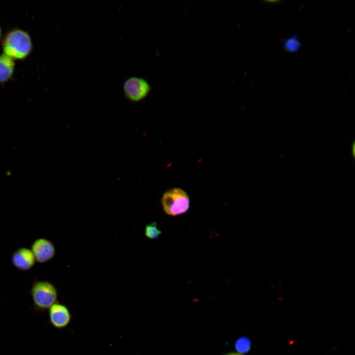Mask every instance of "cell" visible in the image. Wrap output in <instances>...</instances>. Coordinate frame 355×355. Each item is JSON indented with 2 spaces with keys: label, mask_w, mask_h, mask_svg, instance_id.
<instances>
[{
  "label": "cell",
  "mask_w": 355,
  "mask_h": 355,
  "mask_svg": "<svg viewBox=\"0 0 355 355\" xmlns=\"http://www.w3.org/2000/svg\"><path fill=\"white\" fill-rule=\"evenodd\" d=\"M3 53L13 60H24L32 52L33 44L27 31L14 28L7 31L2 38Z\"/></svg>",
  "instance_id": "obj_1"
},
{
  "label": "cell",
  "mask_w": 355,
  "mask_h": 355,
  "mask_svg": "<svg viewBox=\"0 0 355 355\" xmlns=\"http://www.w3.org/2000/svg\"><path fill=\"white\" fill-rule=\"evenodd\" d=\"M33 308L38 312H45L58 302V293L55 286L46 280H36L30 290Z\"/></svg>",
  "instance_id": "obj_2"
},
{
  "label": "cell",
  "mask_w": 355,
  "mask_h": 355,
  "mask_svg": "<svg viewBox=\"0 0 355 355\" xmlns=\"http://www.w3.org/2000/svg\"><path fill=\"white\" fill-rule=\"evenodd\" d=\"M161 203L165 213L171 216L185 213L190 207L187 193L180 188H173L162 195Z\"/></svg>",
  "instance_id": "obj_3"
},
{
  "label": "cell",
  "mask_w": 355,
  "mask_h": 355,
  "mask_svg": "<svg viewBox=\"0 0 355 355\" xmlns=\"http://www.w3.org/2000/svg\"><path fill=\"white\" fill-rule=\"evenodd\" d=\"M122 89L124 95L128 100L138 103L147 97L151 91V86L142 77L131 76L124 81Z\"/></svg>",
  "instance_id": "obj_4"
},
{
  "label": "cell",
  "mask_w": 355,
  "mask_h": 355,
  "mask_svg": "<svg viewBox=\"0 0 355 355\" xmlns=\"http://www.w3.org/2000/svg\"><path fill=\"white\" fill-rule=\"evenodd\" d=\"M48 311L49 321L54 328L62 329L70 323L72 315L65 305L57 302Z\"/></svg>",
  "instance_id": "obj_5"
},
{
  "label": "cell",
  "mask_w": 355,
  "mask_h": 355,
  "mask_svg": "<svg viewBox=\"0 0 355 355\" xmlns=\"http://www.w3.org/2000/svg\"><path fill=\"white\" fill-rule=\"evenodd\" d=\"M31 250L36 261L39 263H44L50 260L56 252L53 243L45 238H39L33 241Z\"/></svg>",
  "instance_id": "obj_6"
},
{
  "label": "cell",
  "mask_w": 355,
  "mask_h": 355,
  "mask_svg": "<svg viewBox=\"0 0 355 355\" xmlns=\"http://www.w3.org/2000/svg\"><path fill=\"white\" fill-rule=\"evenodd\" d=\"M11 263L17 269L27 271L32 269L36 263V259L31 249L20 248L11 255Z\"/></svg>",
  "instance_id": "obj_7"
},
{
  "label": "cell",
  "mask_w": 355,
  "mask_h": 355,
  "mask_svg": "<svg viewBox=\"0 0 355 355\" xmlns=\"http://www.w3.org/2000/svg\"><path fill=\"white\" fill-rule=\"evenodd\" d=\"M14 60L3 53L0 54V84L11 80L15 71Z\"/></svg>",
  "instance_id": "obj_8"
},
{
  "label": "cell",
  "mask_w": 355,
  "mask_h": 355,
  "mask_svg": "<svg viewBox=\"0 0 355 355\" xmlns=\"http://www.w3.org/2000/svg\"><path fill=\"white\" fill-rule=\"evenodd\" d=\"M298 37L297 35H294L285 39L282 45L284 50L289 53L298 51L302 46Z\"/></svg>",
  "instance_id": "obj_9"
},
{
  "label": "cell",
  "mask_w": 355,
  "mask_h": 355,
  "mask_svg": "<svg viewBox=\"0 0 355 355\" xmlns=\"http://www.w3.org/2000/svg\"><path fill=\"white\" fill-rule=\"evenodd\" d=\"M251 343L250 340L246 336L238 338L234 344L235 350L240 354L248 353L250 349Z\"/></svg>",
  "instance_id": "obj_10"
},
{
  "label": "cell",
  "mask_w": 355,
  "mask_h": 355,
  "mask_svg": "<svg viewBox=\"0 0 355 355\" xmlns=\"http://www.w3.org/2000/svg\"><path fill=\"white\" fill-rule=\"evenodd\" d=\"M144 234L146 237L152 240H155L159 238L161 234V231L157 228L156 223L152 222L145 226Z\"/></svg>",
  "instance_id": "obj_11"
},
{
  "label": "cell",
  "mask_w": 355,
  "mask_h": 355,
  "mask_svg": "<svg viewBox=\"0 0 355 355\" xmlns=\"http://www.w3.org/2000/svg\"><path fill=\"white\" fill-rule=\"evenodd\" d=\"M225 355H243L240 354H238V353H229V354H228Z\"/></svg>",
  "instance_id": "obj_12"
},
{
  "label": "cell",
  "mask_w": 355,
  "mask_h": 355,
  "mask_svg": "<svg viewBox=\"0 0 355 355\" xmlns=\"http://www.w3.org/2000/svg\"><path fill=\"white\" fill-rule=\"evenodd\" d=\"M1 33H2L1 28L0 26V38H1Z\"/></svg>",
  "instance_id": "obj_13"
}]
</instances>
